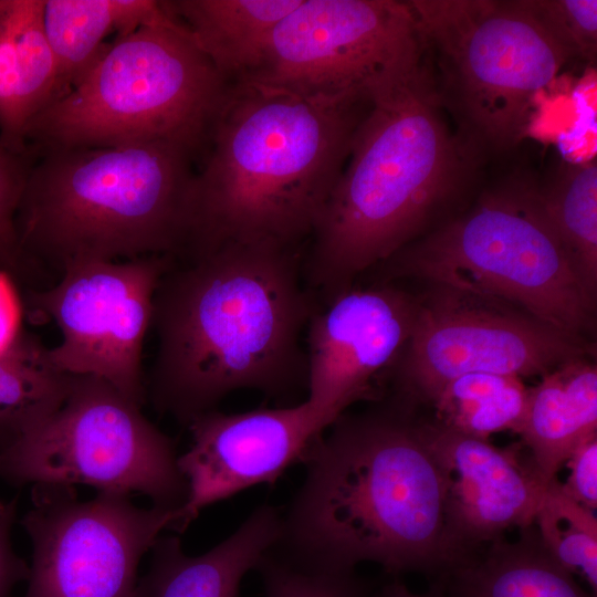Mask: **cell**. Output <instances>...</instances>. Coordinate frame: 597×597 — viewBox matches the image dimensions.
<instances>
[{"instance_id":"d6986e66","label":"cell","mask_w":597,"mask_h":597,"mask_svg":"<svg viewBox=\"0 0 597 597\" xmlns=\"http://www.w3.org/2000/svg\"><path fill=\"white\" fill-rule=\"evenodd\" d=\"M546 482L573 450L597 433V368L587 357L566 362L528 388L517 432Z\"/></svg>"},{"instance_id":"277c9868","label":"cell","mask_w":597,"mask_h":597,"mask_svg":"<svg viewBox=\"0 0 597 597\" xmlns=\"http://www.w3.org/2000/svg\"><path fill=\"white\" fill-rule=\"evenodd\" d=\"M481 158L449 128L425 62L375 94L313 230L310 283L326 301L421 238Z\"/></svg>"},{"instance_id":"d4e9b609","label":"cell","mask_w":597,"mask_h":597,"mask_svg":"<svg viewBox=\"0 0 597 597\" xmlns=\"http://www.w3.org/2000/svg\"><path fill=\"white\" fill-rule=\"evenodd\" d=\"M534 524L548 553L572 575L597 591V519L554 479L536 511Z\"/></svg>"},{"instance_id":"44dd1931","label":"cell","mask_w":597,"mask_h":597,"mask_svg":"<svg viewBox=\"0 0 597 597\" xmlns=\"http://www.w3.org/2000/svg\"><path fill=\"white\" fill-rule=\"evenodd\" d=\"M165 13L164 1L154 0H44L43 27L56 65L51 104L86 75L111 33L125 36Z\"/></svg>"},{"instance_id":"ac0fdd59","label":"cell","mask_w":597,"mask_h":597,"mask_svg":"<svg viewBox=\"0 0 597 597\" xmlns=\"http://www.w3.org/2000/svg\"><path fill=\"white\" fill-rule=\"evenodd\" d=\"M516 541L503 537L465 554L438 576L442 597H596L543 545L534 522Z\"/></svg>"},{"instance_id":"603a6c76","label":"cell","mask_w":597,"mask_h":597,"mask_svg":"<svg viewBox=\"0 0 597 597\" xmlns=\"http://www.w3.org/2000/svg\"><path fill=\"white\" fill-rule=\"evenodd\" d=\"M527 398L528 388L519 377L472 373L446 384L430 406L439 425L488 440L498 432H517Z\"/></svg>"},{"instance_id":"7402d4cb","label":"cell","mask_w":597,"mask_h":597,"mask_svg":"<svg viewBox=\"0 0 597 597\" xmlns=\"http://www.w3.org/2000/svg\"><path fill=\"white\" fill-rule=\"evenodd\" d=\"M72 377L54 366L36 335L22 329L0 353V448L55 412Z\"/></svg>"},{"instance_id":"5b68a950","label":"cell","mask_w":597,"mask_h":597,"mask_svg":"<svg viewBox=\"0 0 597 597\" xmlns=\"http://www.w3.org/2000/svg\"><path fill=\"white\" fill-rule=\"evenodd\" d=\"M197 159L169 142L35 156L17 213L23 253L59 275L81 261L181 255L196 227Z\"/></svg>"},{"instance_id":"4316f807","label":"cell","mask_w":597,"mask_h":597,"mask_svg":"<svg viewBox=\"0 0 597 597\" xmlns=\"http://www.w3.org/2000/svg\"><path fill=\"white\" fill-rule=\"evenodd\" d=\"M256 569L262 577L265 597H368L370 593V584L354 569L310 566L275 547Z\"/></svg>"},{"instance_id":"484cf974","label":"cell","mask_w":597,"mask_h":597,"mask_svg":"<svg viewBox=\"0 0 597 597\" xmlns=\"http://www.w3.org/2000/svg\"><path fill=\"white\" fill-rule=\"evenodd\" d=\"M44 0H13L20 101L25 132L53 98L56 65L43 27Z\"/></svg>"},{"instance_id":"f1b7e54d","label":"cell","mask_w":597,"mask_h":597,"mask_svg":"<svg viewBox=\"0 0 597 597\" xmlns=\"http://www.w3.org/2000/svg\"><path fill=\"white\" fill-rule=\"evenodd\" d=\"M528 8L570 57L597 53L596 0H526Z\"/></svg>"},{"instance_id":"3957f363","label":"cell","mask_w":597,"mask_h":597,"mask_svg":"<svg viewBox=\"0 0 597 597\" xmlns=\"http://www.w3.org/2000/svg\"><path fill=\"white\" fill-rule=\"evenodd\" d=\"M371 102L231 84L197 172L188 250L227 241L297 248L312 235Z\"/></svg>"},{"instance_id":"ba28073f","label":"cell","mask_w":597,"mask_h":597,"mask_svg":"<svg viewBox=\"0 0 597 597\" xmlns=\"http://www.w3.org/2000/svg\"><path fill=\"white\" fill-rule=\"evenodd\" d=\"M442 108L481 157L526 136L535 98L570 55L526 0H408Z\"/></svg>"},{"instance_id":"2e32d148","label":"cell","mask_w":597,"mask_h":597,"mask_svg":"<svg viewBox=\"0 0 597 597\" xmlns=\"http://www.w3.org/2000/svg\"><path fill=\"white\" fill-rule=\"evenodd\" d=\"M444 484V525L452 564L534 522L548 488L528 452L420 419ZM450 566V567H451Z\"/></svg>"},{"instance_id":"cb8c5ba5","label":"cell","mask_w":597,"mask_h":597,"mask_svg":"<svg viewBox=\"0 0 597 597\" xmlns=\"http://www.w3.org/2000/svg\"><path fill=\"white\" fill-rule=\"evenodd\" d=\"M542 200L557 237L587 292H597V165L566 163L541 186Z\"/></svg>"},{"instance_id":"8992f818","label":"cell","mask_w":597,"mask_h":597,"mask_svg":"<svg viewBox=\"0 0 597 597\" xmlns=\"http://www.w3.org/2000/svg\"><path fill=\"white\" fill-rule=\"evenodd\" d=\"M165 8L158 20L116 38L67 94L29 123L34 156L154 142L203 156L230 84Z\"/></svg>"},{"instance_id":"1f68e13d","label":"cell","mask_w":597,"mask_h":597,"mask_svg":"<svg viewBox=\"0 0 597 597\" xmlns=\"http://www.w3.org/2000/svg\"><path fill=\"white\" fill-rule=\"evenodd\" d=\"M17 515V499L0 500V597H10L13 587L28 580L30 566L12 546L10 533Z\"/></svg>"},{"instance_id":"e575fe53","label":"cell","mask_w":597,"mask_h":597,"mask_svg":"<svg viewBox=\"0 0 597 597\" xmlns=\"http://www.w3.org/2000/svg\"><path fill=\"white\" fill-rule=\"evenodd\" d=\"M8 3H9V0H0V21L7 10Z\"/></svg>"},{"instance_id":"7c38bea8","label":"cell","mask_w":597,"mask_h":597,"mask_svg":"<svg viewBox=\"0 0 597 597\" xmlns=\"http://www.w3.org/2000/svg\"><path fill=\"white\" fill-rule=\"evenodd\" d=\"M21 524L32 543L23 597H135L139 562L177 511L135 505L98 492L80 501L73 486H32Z\"/></svg>"},{"instance_id":"6da1fadb","label":"cell","mask_w":597,"mask_h":597,"mask_svg":"<svg viewBox=\"0 0 597 597\" xmlns=\"http://www.w3.org/2000/svg\"><path fill=\"white\" fill-rule=\"evenodd\" d=\"M311 315L297 248L227 241L174 256L153 298L146 394L186 426L234 390L280 397L306 379Z\"/></svg>"},{"instance_id":"8fae6325","label":"cell","mask_w":597,"mask_h":597,"mask_svg":"<svg viewBox=\"0 0 597 597\" xmlns=\"http://www.w3.org/2000/svg\"><path fill=\"white\" fill-rule=\"evenodd\" d=\"M419 297L412 334L395 367L398 402L428 404L472 373L543 376L593 356L585 337L563 332L506 301L431 284Z\"/></svg>"},{"instance_id":"e0dca14e","label":"cell","mask_w":597,"mask_h":597,"mask_svg":"<svg viewBox=\"0 0 597 597\" xmlns=\"http://www.w3.org/2000/svg\"><path fill=\"white\" fill-rule=\"evenodd\" d=\"M282 526V512L262 504L202 555H187L177 536H159L135 597H238L241 579L277 545Z\"/></svg>"},{"instance_id":"d6a6232c","label":"cell","mask_w":597,"mask_h":597,"mask_svg":"<svg viewBox=\"0 0 597 597\" xmlns=\"http://www.w3.org/2000/svg\"><path fill=\"white\" fill-rule=\"evenodd\" d=\"M21 321L22 304L14 281L0 271V353L7 349L22 331Z\"/></svg>"},{"instance_id":"ffe728a7","label":"cell","mask_w":597,"mask_h":597,"mask_svg":"<svg viewBox=\"0 0 597 597\" xmlns=\"http://www.w3.org/2000/svg\"><path fill=\"white\" fill-rule=\"evenodd\" d=\"M167 9L228 84L260 65L276 25L302 0H176Z\"/></svg>"},{"instance_id":"7a4b0ae2","label":"cell","mask_w":597,"mask_h":597,"mask_svg":"<svg viewBox=\"0 0 597 597\" xmlns=\"http://www.w3.org/2000/svg\"><path fill=\"white\" fill-rule=\"evenodd\" d=\"M328 428L303 461L276 548L328 569L375 562L392 575L447 570L444 484L413 410L397 402L344 412Z\"/></svg>"},{"instance_id":"52a82bcc","label":"cell","mask_w":597,"mask_h":597,"mask_svg":"<svg viewBox=\"0 0 597 597\" xmlns=\"http://www.w3.org/2000/svg\"><path fill=\"white\" fill-rule=\"evenodd\" d=\"M387 279L413 277L514 304L568 334L595 325V301L545 210L541 186L511 177L475 205L380 263Z\"/></svg>"},{"instance_id":"836d02e7","label":"cell","mask_w":597,"mask_h":597,"mask_svg":"<svg viewBox=\"0 0 597 597\" xmlns=\"http://www.w3.org/2000/svg\"><path fill=\"white\" fill-rule=\"evenodd\" d=\"M374 597H442L441 594L432 588L427 594L412 593L402 582L394 578L380 587Z\"/></svg>"},{"instance_id":"5bb4252c","label":"cell","mask_w":597,"mask_h":597,"mask_svg":"<svg viewBox=\"0 0 597 597\" xmlns=\"http://www.w3.org/2000/svg\"><path fill=\"white\" fill-rule=\"evenodd\" d=\"M419 297L390 284L348 287L308 321L306 401L327 428L353 404L377 400L412 334Z\"/></svg>"},{"instance_id":"4fadbf2b","label":"cell","mask_w":597,"mask_h":597,"mask_svg":"<svg viewBox=\"0 0 597 597\" xmlns=\"http://www.w3.org/2000/svg\"><path fill=\"white\" fill-rule=\"evenodd\" d=\"M172 259L75 262L53 285L28 289V311L61 332V342L49 348L54 366L69 375L102 378L142 407L147 398L143 344L156 287Z\"/></svg>"},{"instance_id":"30bf717a","label":"cell","mask_w":597,"mask_h":597,"mask_svg":"<svg viewBox=\"0 0 597 597\" xmlns=\"http://www.w3.org/2000/svg\"><path fill=\"white\" fill-rule=\"evenodd\" d=\"M422 62L408 1L302 0L274 29L258 69L240 83L302 96L373 98Z\"/></svg>"},{"instance_id":"83f0119b","label":"cell","mask_w":597,"mask_h":597,"mask_svg":"<svg viewBox=\"0 0 597 597\" xmlns=\"http://www.w3.org/2000/svg\"><path fill=\"white\" fill-rule=\"evenodd\" d=\"M35 156L14 154L0 145V271L12 280L31 283L40 271L28 260L20 244L17 213Z\"/></svg>"},{"instance_id":"4dcf8cb0","label":"cell","mask_w":597,"mask_h":597,"mask_svg":"<svg viewBox=\"0 0 597 597\" xmlns=\"http://www.w3.org/2000/svg\"><path fill=\"white\" fill-rule=\"evenodd\" d=\"M569 475L564 492L579 504L595 511L597 506V433L583 440L565 463Z\"/></svg>"},{"instance_id":"f546056e","label":"cell","mask_w":597,"mask_h":597,"mask_svg":"<svg viewBox=\"0 0 597 597\" xmlns=\"http://www.w3.org/2000/svg\"><path fill=\"white\" fill-rule=\"evenodd\" d=\"M0 145L14 154L30 151L21 112L13 0L0 21Z\"/></svg>"},{"instance_id":"9c48e42d","label":"cell","mask_w":597,"mask_h":597,"mask_svg":"<svg viewBox=\"0 0 597 597\" xmlns=\"http://www.w3.org/2000/svg\"><path fill=\"white\" fill-rule=\"evenodd\" d=\"M106 380L73 375L60 408L0 448V478L15 485H88L179 510L187 482L174 441Z\"/></svg>"},{"instance_id":"9a60e30c","label":"cell","mask_w":597,"mask_h":597,"mask_svg":"<svg viewBox=\"0 0 597 597\" xmlns=\"http://www.w3.org/2000/svg\"><path fill=\"white\" fill-rule=\"evenodd\" d=\"M192 443L177 458L187 498L170 530L184 533L207 506L251 486L274 483L304 461L327 426L305 400L239 413L207 411L187 426Z\"/></svg>"}]
</instances>
